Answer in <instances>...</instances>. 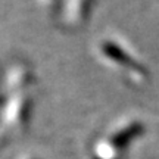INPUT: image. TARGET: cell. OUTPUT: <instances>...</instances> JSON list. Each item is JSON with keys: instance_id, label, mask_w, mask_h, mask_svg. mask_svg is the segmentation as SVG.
I'll return each instance as SVG.
<instances>
[{"instance_id": "1", "label": "cell", "mask_w": 159, "mask_h": 159, "mask_svg": "<svg viewBox=\"0 0 159 159\" xmlns=\"http://www.w3.org/2000/svg\"><path fill=\"white\" fill-rule=\"evenodd\" d=\"M103 52H105V53H106L111 59H114V61H116V62L124 63V65L131 66V68L142 69L140 66H139V63L134 62V61H133L128 55H125V52H122L118 46L114 44V43H105V44H103Z\"/></svg>"}, {"instance_id": "2", "label": "cell", "mask_w": 159, "mask_h": 159, "mask_svg": "<svg viewBox=\"0 0 159 159\" xmlns=\"http://www.w3.org/2000/svg\"><path fill=\"white\" fill-rule=\"evenodd\" d=\"M142 130H143V127L140 124L130 125L128 128L122 130L121 133H118V134L114 137V143H115V144H119V146H121V144H125L128 140H131L134 136H137V134H139Z\"/></svg>"}]
</instances>
